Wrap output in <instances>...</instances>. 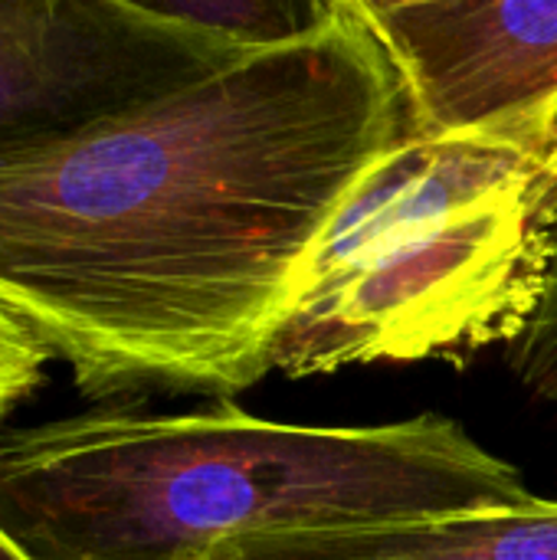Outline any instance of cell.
Instances as JSON below:
<instances>
[{"label": "cell", "mask_w": 557, "mask_h": 560, "mask_svg": "<svg viewBox=\"0 0 557 560\" xmlns=\"http://www.w3.org/2000/svg\"><path fill=\"white\" fill-rule=\"evenodd\" d=\"M351 0L276 49L0 164V312L105 407L246 394L318 236L401 141Z\"/></svg>", "instance_id": "cell-1"}, {"label": "cell", "mask_w": 557, "mask_h": 560, "mask_svg": "<svg viewBox=\"0 0 557 560\" xmlns=\"http://www.w3.org/2000/svg\"><path fill=\"white\" fill-rule=\"evenodd\" d=\"M538 495L456 420L295 427L236 404L102 407L0 436V525L39 560H197L256 532L522 509Z\"/></svg>", "instance_id": "cell-2"}, {"label": "cell", "mask_w": 557, "mask_h": 560, "mask_svg": "<svg viewBox=\"0 0 557 560\" xmlns=\"http://www.w3.org/2000/svg\"><path fill=\"white\" fill-rule=\"evenodd\" d=\"M557 233V118L401 135L318 236L276 328L289 381L466 361L535 318Z\"/></svg>", "instance_id": "cell-3"}, {"label": "cell", "mask_w": 557, "mask_h": 560, "mask_svg": "<svg viewBox=\"0 0 557 560\" xmlns=\"http://www.w3.org/2000/svg\"><path fill=\"white\" fill-rule=\"evenodd\" d=\"M243 56L144 0H0V164L131 115Z\"/></svg>", "instance_id": "cell-4"}, {"label": "cell", "mask_w": 557, "mask_h": 560, "mask_svg": "<svg viewBox=\"0 0 557 560\" xmlns=\"http://www.w3.org/2000/svg\"><path fill=\"white\" fill-rule=\"evenodd\" d=\"M404 95V135L557 118V0H351Z\"/></svg>", "instance_id": "cell-5"}, {"label": "cell", "mask_w": 557, "mask_h": 560, "mask_svg": "<svg viewBox=\"0 0 557 560\" xmlns=\"http://www.w3.org/2000/svg\"><path fill=\"white\" fill-rule=\"evenodd\" d=\"M197 560H557V502L355 528L256 532Z\"/></svg>", "instance_id": "cell-6"}, {"label": "cell", "mask_w": 557, "mask_h": 560, "mask_svg": "<svg viewBox=\"0 0 557 560\" xmlns=\"http://www.w3.org/2000/svg\"><path fill=\"white\" fill-rule=\"evenodd\" d=\"M154 13L197 26L223 43L259 52L312 33L332 0H144Z\"/></svg>", "instance_id": "cell-7"}, {"label": "cell", "mask_w": 557, "mask_h": 560, "mask_svg": "<svg viewBox=\"0 0 557 560\" xmlns=\"http://www.w3.org/2000/svg\"><path fill=\"white\" fill-rule=\"evenodd\" d=\"M506 368L532 400L557 404V233L545 299L522 338L506 348Z\"/></svg>", "instance_id": "cell-8"}, {"label": "cell", "mask_w": 557, "mask_h": 560, "mask_svg": "<svg viewBox=\"0 0 557 560\" xmlns=\"http://www.w3.org/2000/svg\"><path fill=\"white\" fill-rule=\"evenodd\" d=\"M53 354L7 312H0V427L46 384Z\"/></svg>", "instance_id": "cell-9"}, {"label": "cell", "mask_w": 557, "mask_h": 560, "mask_svg": "<svg viewBox=\"0 0 557 560\" xmlns=\"http://www.w3.org/2000/svg\"><path fill=\"white\" fill-rule=\"evenodd\" d=\"M0 560H39L23 541H16L3 525H0Z\"/></svg>", "instance_id": "cell-10"}]
</instances>
